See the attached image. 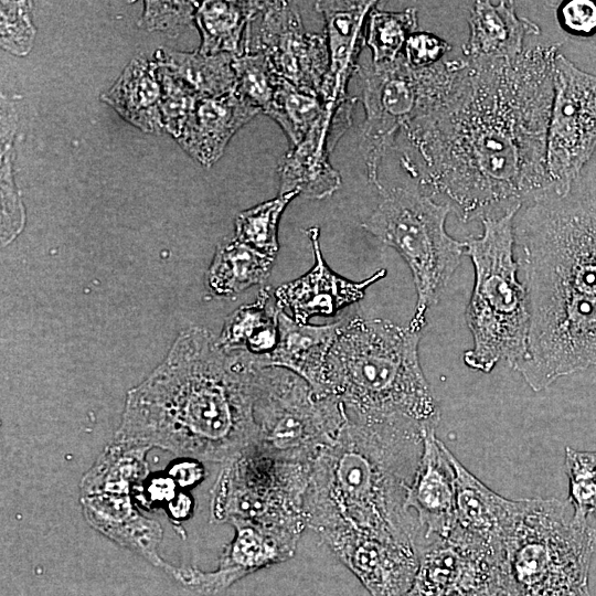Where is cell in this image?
Instances as JSON below:
<instances>
[{
    "mask_svg": "<svg viewBox=\"0 0 596 596\" xmlns=\"http://www.w3.org/2000/svg\"><path fill=\"white\" fill-rule=\"evenodd\" d=\"M100 98L125 120L145 132H160L161 84L157 62L138 56L131 60L115 84Z\"/></svg>",
    "mask_w": 596,
    "mask_h": 596,
    "instance_id": "484cf974",
    "label": "cell"
},
{
    "mask_svg": "<svg viewBox=\"0 0 596 596\" xmlns=\"http://www.w3.org/2000/svg\"><path fill=\"white\" fill-rule=\"evenodd\" d=\"M158 77L161 84L160 108L163 128L178 139L201 96L159 64Z\"/></svg>",
    "mask_w": 596,
    "mask_h": 596,
    "instance_id": "d590c367",
    "label": "cell"
},
{
    "mask_svg": "<svg viewBox=\"0 0 596 596\" xmlns=\"http://www.w3.org/2000/svg\"><path fill=\"white\" fill-rule=\"evenodd\" d=\"M450 50L451 45L436 34L416 31L408 36L403 55L413 68H425L440 62Z\"/></svg>",
    "mask_w": 596,
    "mask_h": 596,
    "instance_id": "f35d334b",
    "label": "cell"
},
{
    "mask_svg": "<svg viewBox=\"0 0 596 596\" xmlns=\"http://www.w3.org/2000/svg\"><path fill=\"white\" fill-rule=\"evenodd\" d=\"M377 1H316L315 9L324 20L329 51V70L320 98L336 106L345 100V87L355 73L356 58L365 44L364 20Z\"/></svg>",
    "mask_w": 596,
    "mask_h": 596,
    "instance_id": "ffe728a7",
    "label": "cell"
},
{
    "mask_svg": "<svg viewBox=\"0 0 596 596\" xmlns=\"http://www.w3.org/2000/svg\"><path fill=\"white\" fill-rule=\"evenodd\" d=\"M468 24L462 53L469 60L515 57L525 36L540 34L534 22L518 17L513 1H476Z\"/></svg>",
    "mask_w": 596,
    "mask_h": 596,
    "instance_id": "cb8c5ba5",
    "label": "cell"
},
{
    "mask_svg": "<svg viewBox=\"0 0 596 596\" xmlns=\"http://www.w3.org/2000/svg\"><path fill=\"white\" fill-rule=\"evenodd\" d=\"M198 6L194 1H146L139 25L174 36L194 21Z\"/></svg>",
    "mask_w": 596,
    "mask_h": 596,
    "instance_id": "74e56055",
    "label": "cell"
},
{
    "mask_svg": "<svg viewBox=\"0 0 596 596\" xmlns=\"http://www.w3.org/2000/svg\"><path fill=\"white\" fill-rule=\"evenodd\" d=\"M324 111L322 99L278 76L266 115L275 120L291 147L304 140Z\"/></svg>",
    "mask_w": 596,
    "mask_h": 596,
    "instance_id": "4dcf8cb0",
    "label": "cell"
},
{
    "mask_svg": "<svg viewBox=\"0 0 596 596\" xmlns=\"http://www.w3.org/2000/svg\"><path fill=\"white\" fill-rule=\"evenodd\" d=\"M275 259L236 238L221 243L206 274L207 289L216 298H228L264 285Z\"/></svg>",
    "mask_w": 596,
    "mask_h": 596,
    "instance_id": "4316f807",
    "label": "cell"
},
{
    "mask_svg": "<svg viewBox=\"0 0 596 596\" xmlns=\"http://www.w3.org/2000/svg\"><path fill=\"white\" fill-rule=\"evenodd\" d=\"M171 475L181 486H189L203 477V468L196 462L187 461L174 466Z\"/></svg>",
    "mask_w": 596,
    "mask_h": 596,
    "instance_id": "60d3db41",
    "label": "cell"
},
{
    "mask_svg": "<svg viewBox=\"0 0 596 596\" xmlns=\"http://www.w3.org/2000/svg\"><path fill=\"white\" fill-rule=\"evenodd\" d=\"M422 332L386 319L341 320L330 349L324 396L349 418L435 430L440 413L419 363Z\"/></svg>",
    "mask_w": 596,
    "mask_h": 596,
    "instance_id": "5b68a950",
    "label": "cell"
},
{
    "mask_svg": "<svg viewBox=\"0 0 596 596\" xmlns=\"http://www.w3.org/2000/svg\"><path fill=\"white\" fill-rule=\"evenodd\" d=\"M546 136V172L552 192L562 195L581 178L596 149V75L558 52Z\"/></svg>",
    "mask_w": 596,
    "mask_h": 596,
    "instance_id": "7c38bea8",
    "label": "cell"
},
{
    "mask_svg": "<svg viewBox=\"0 0 596 596\" xmlns=\"http://www.w3.org/2000/svg\"><path fill=\"white\" fill-rule=\"evenodd\" d=\"M278 342L265 366L287 369L324 396L326 368L330 349L338 336L341 320L324 324H302L281 308L278 317Z\"/></svg>",
    "mask_w": 596,
    "mask_h": 596,
    "instance_id": "7402d4cb",
    "label": "cell"
},
{
    "mask_svg": "<svg viewBox=\"0 0 596 596\" xmlns=\"http://www.w3.org/2000/svg\"><path fill=\"white\" fill-rule=\"evenodd\" d=\"M243 53L264 54L277 76L320 97L329 70L327 38L305 30L297 2L266 1L246 28Z\"/></svg>",
    "mask_w": 596,
    "mask_h": 596,
    "instance_id": "5bb4252c",
    "label": "cell"
},
{
    "mask_svg": "<svg viewBox=\"0 0 596 596\" xmlns=\"http://www.w3.org/2000/svg\"><path fill=\"white\" fill-rule=\"evenodd\" d=\"M253 412L257 439L248 448L309 464L348 421L342 403L319 397L306 380L277 366L258 368Z\"/></svg>",
    "mask_w": 596,
    "mask_h": 596,
    "instance_id": "9c48e42d",
    "label": "cell"
},
{
    "mask_svg": "<svg viewBox=\"0 0 596 596\" xmlns=\"http://www.w3.org/2000/svg\"><path fill=\"white\" fill-rule=\"evenodd\" d=\"M258 113L235 89L217 97H200L177 140L198 162L211 167L235 132Z\"/></svg>",
    "mask_w": 596,
    "mask_h": 596,
    "instance_id": "44dd1931",
    "label": "cell"
},
{
    "mask_svg": "<svg viewBox=\"0 0 596 596\" xmlns=\"http://www.w3.org/2000/svg\"><path fill=\"white\" fill-rule=\"evenodd\" d=\"M427 432L348 417L311 465L304 501L307 528L318 534L351 530L418 551L424 532L405 502Z\"/></svg>",
    "mask_w": 596,
    "mask_h": 596,
    "instance_id": "277c9868",
    "label": "cell"
},
{
    "mask_svg": "<svg viewBox=\"0 0 596 596\" xmlns=\"http://www.w3.org/2000/svg\"><path fill=\"white\" fill-rule=\"evenodd\" d=\"M517 213L482 220V234L465 241L475 270L466 309L473 344L462 360L482 373H490L500 361L517 370L529 355L530 304L513 252Z\"/></svg>",
    "mask_w": 596,
    "mask_h": 596,
    "instance_id": "8992f818",
    "label": "cell"
},
{
    "mask_svg": "<svg viewBox=\"0 0 596 596\" xmlns=\"http://www.w3.org/2000/svg\"><path fill=\"white\" fill-rule=\"evenodd\" d=\"M371 596H405L419 564L415 546L351 530L319 534Z\"/></svg>",
    "mask_w": 596,
    "mask_h": 596,
    "instance_id": "9a60e30c",
    "label": "cell"
},
{
    "mask_svg": "<svg viewBox=\"0 0 596 596\" xmlns=\"http://www.w3.org/2000/svg\"><path fill=\"white\" fill-rule=\"evenodd\" d=\"M417 10L407 8L400 12L373 8L369 14L365 45L372 52L373 63L395 61L402 53L408 36L417 29Z\"/></svg>",
    "mask_w": 596,
    "mask_h": 596,
    "instance_id": "d6a6232c",
    "label": "cell"
},
{
    "mask_svg": "<svg viewBox=\"0 0 596 596\" xmlns=\"http://www.w3.org/2000/svg\"><path fill=\"white\" fill-rule=\"evenodd\" d=\"M309 462L276 458L251 448L225 461L212 491L216 521L252 523L300 538Z\"/></svg>",
    "mask_w": 596,
    "mask_h": 596,
    "instance_id": "30bf717a",
    "label": "cell"
},
{
    "mask_svg": "<svg viewBox=\"0 0 596 596\" xmlns=\"http://www.w3.org/2000/svg\"><path fill=\"white\" fill-rule=\"evenodd\" d=\"M531 328L515 370L540 392L596 365V175L525 203L513 221Z\"/></svg>",
    "mask_w": 596,
    "mask_h": 596,
    "instance_id": "7a4b0ae2",
    "label": "cell"
},
{
    "mask_svg": "<svg viewBox=\"0 0 596 596\" xmlns=\"http://www.w3.org/2000/svg\"><path fill=\"white\" fill-rule=\"evenodd\" d=\"M354 99L324 105V111L304 140L290 148L278 166L279 194L298 192L308 199H324L341 185V175L332 167L329 153L351 124Z\"/></svg>",
    "mask_w": 596,
    "mask_h": 596,
    "instance_id": "2e32d148",
    "label": "cell"
},
{
    "mask_svg": "<svg viewBox=\"0 0 596 596\" xmlns=\"http://www.w3.org/2000/svg\"><path fill=\"white\" fill-rule=\"evenodd\" d=\"M462 60L440 61L413 68L403 53L393 62L358 64L365 119L359 148L366 177L380 192L384 188L379 169L385 151L393 147L403 128L453 83Z\"/></svg>",
    "mask_w": 596,
    "mask_h": 596,
    "instance_id": "8fae6325",
    "label": "cell"
},
{
    "mask_svg": "<svg viewBox=\"0 0 596 596\" xmlns=\"http://www.w3.org/2000/svg\"><path fill=\"white\" fill-rule=\"evenodd\" d=\"M558 46L462 60L449 88L400 134L402 166L422 193L467 223L552 192L546 136Z\"/></svg>",
    "mask_w": 596,
    "mask_h": 596,
    "instance_id": "6da1fadb",
    "label": "cell"
},
{
    "mask_svg": "<svg viewBox=\"0 0 596 596\" xmlns=\"http://www.w3.org/2000/svg\"><path fill=\"white\" fill-rule=\"evenodd\" d=\"M31 3L1 1V46L15 55H25L33 45L35 28L31 22Z\"/></svg>",
    "mask_w": 596,
    "mask_h": 596,
    "instance_id": "8d00e7d4",
    "label": "cell"
},
{
    "mask_svg": "<svg viewBox=\"0 0 596 596\" xmlns=\"http://www.w3.org/2000/svg\"><path fill=\"white\" fill-rule=\"evenodd\" d=\"M450 455L435 430H428L405 502L407 510L415 511L424 540L445 535L454 524L456 475Z\"/></svg>",
    "mask_w": 596,
    "mask_h": 596,
    "instance_id": "d6986e66",
    "label": "cell"
},
{
    "mask_svg": "<svg viewBox=\"0 0 596 596\" xmlns=\"http://www.w3.org/2000/svg\"><path fill=\"white\" fill-rule=\"evenodd\" d=\"M232 525L236 535L225 549L216 571L173 570L174 576L199 592L216 594L251 573L290 560L300 540L252 523Z\"/></svg>",
    "mask_w": 596,
    "mask_h": 596,
    "instance_id": "ac0fdd59",
    "label": "cell"
},
{
    "mask_svg": "<svg viewBox=\"0 0 596 596\" xmlns=\"http://www.w3.org/2000/svg\"><path fill=\"white\" fill-rule=\"evenodd\" d=\"M259 365L200 327L183 330L164 361L127 396L114 441L227 461L255 444Z\"/></svg>",
    "mask_w": 596,
    "mask_h": 596,
    "instance_id": "3957f363",
    "label": "cell"
},
{
    "mask_svg": "<svg viewBox=\"0 0 596 596\" xmlns=\"http://www.w3.org/2000/svg\"><path fill=\"white\" fill-rule=\"evenodd\" d=\"M596 531L577 521L568 501L517 500L503 541L501 596H590Z\"/></svg>",
    "mask_w": 596,
    "mask_h": 596,
    "instance_id": "52a82bcc",
    "label": "cell"
},
{
    "mask_svg": "<svg viewBox=\"0 0 596 596\" xmlns=\"http://www.w3.org/2000/svg\"><path fill=\"white\" fill-rule=\"evenodd\" d=\"M556 18L565 32L575 36H592L596 33V0L562 1Z\"/></svg>",
    "mask_w": 596,
    "mask_h": 596,
    "instance_id": "ab89813d",
    "label": "cell"
},
{
    "mask_svg": "<svg viewBox=\"0 0 596 596\" xmlns=\"http://www.w3.org/2000/svg\"><path fill=\"white\" fill-rule=\"evenodd\" d=\"M311 244L315 264L302 276L278 286L275 297L278 305L288 309L298 323L307 324L312 317H332L344 307L361 300L366 289L386 276L382 268L370 277L353 281L334 273L326 263L320 247V230H306Z\"/></svg>",
    "mask_w": 596,
    "mask_h": 596,
    "instance_id": "e0dca14e",
    "label": "cell"
},
{
    "mask_svg": "<svg viewBox=\"0 0 596 596\" xmlns=\"http://www.w3.org/2000/svg\"><path fill=\"white\" fill-rule=\"evenodd\" d=\"M235 91L264 114L268 109L278 76L262 53H243L233 61Z\"/></svg>",
    "mask_w": 596,
    "mask_h": 596,
    "instance_id": "e575fe53",
    "label": "cell"
},
{
    "mask_svg": "<svg viewBox=\"0 0 596 596\" xmlns=\"http://www.w3.org/2000/svg\"><path fill=\"white\" fill-rule=\"evenodd\" d=\"M456 500L454 524L503 550L517 500L498 494L472 475L453 454Z\"/></svg>",
    "mask_w": 596,
    "mask_h": 596,
    "instance_id": "603a6c76",
    "label": "cell"
},
{
    "mask_svg": "<svg viewBox=\"0 0 596 596\" xmlns=\"http://www.w3.org/2000/svg\"><path fill=\"white\" fill-rule=\"evenodd\" d=\"M236 55H213L159 49L155 61L195 91L201 97H217L235 89L233 61Z\"/></svg>",
    "mask_w": 596,
    "mask_h": 596,
    "instance_id": "f1b7e54d",
    "label": "cell"
},
{
    "mask_svg": "<svg viewBox=\"0 0 596 596\" xmlns=\"http://www.w3.org/2000/svg\"><path fill=\"white\" fill-rule=\"evenodd\" d=\"M298 195L300 194L296 191L278 194L241 212L235 220V238L276 258L279 252L278 225L281 214Z\"/></svg>",
    "mask_w": 596,
    "mask_h": 596,
    "instance_id": "1f68e13d",
    "label": "cell"
},
{
    "mask_svg": "<svg viewBox=\"0 0 596 596\" xmlns=\"http://www.w3.org/2000/svg\"><path fill=\"white\" fill-rule=\"evenodd\" d=\"M87 518L93 520L96 526L107 532L113 539H117L136 547L153 562H159L156 554V544L159 540L160 531L156 529V523L147 525L146 519L141 518L130 505L127 498H117L107 493H98L94 497H86L83 500Z\"/></svg>",
    "mask_w": 596,
    "mask_h": 596,
    "instance_id": "f546056e",
    "label": "cell"
},
{
    "mask_svg": "<svg viewBox=\"0 0 596 596\" xmlns=\"http://www.w3.org/2000/svg\"><path fill=\"white\" fill-rule=\"evenodd\" d=\"M405 596H501L503 550L457 525L424 540Z\"/></svg>",
    "mask_w": 596,
    "mask_h": 596,
    "instance_id": "4fadbf2b",
    "label": "cell"
},
{
    "mask_svg": "<svg viewBox=\"0 0 596 596\" xmlns=\"http://www.w3.org/2000/svg\"><path fill=\"white\" fill-rule=\"evenodd\" d=\"M381 195L382 201L361 227L394 248L409 267L417 299L408 327L422 332L427 311L439 301L466 255V244L446 232L449 206L417 187L384 189Z\"/></svg>",
    "mask_w": 596,
    "mask_h": 596,
    "instance_id": "ba28073f",
    "label": "cell"
},
{
    "mask_svg": "<svg viewBox=\"0 0 596 596\" xmlns=\"http://www.w3.org/2000/svg\"><path fill=\"white\" fill-rule=\"evenodd\" d=\"M280 309L272 288L262 287L254 302L241 306L225 319L219 344L228 352L252 356L264 368L278 342Z\"/></svg>",
    "mask_w": 596,
    "mask_h": 596,
    "instance_id": "d4e9b609",
    "label": "cell"
},
{
    "mask_svg": "<svg viewBox=\"0 0 596 596\" xmlns=\"http://www.w3.org/2000/svg\"><path fill=\"white\" fill-rule=\"evenodd\" d=\"M266 1H203L194 21L201 34V54H243L248 23L264 9Z\"/></svg>",
    "mask_w": 596,
    "mask_h": 596,
    "instance_id": "83f0119b",
    "label": "cell"
},
{
    "mask_svg": "<svg viewBox=\"0 0 596 596\" xmlns=\"http://www.w3.org/2000/svg\"><path fill=\"white\" fill-rule=\"evenodd\" d=\"M565 469L568 477V503L577 521L596 517V451H581L566 447Z\"/></svg>",
    "mask_w": 596,
    "mask_h": 596,
    "instance_id": "836d02e7",
    "label": "cell"
}]
</instances>
